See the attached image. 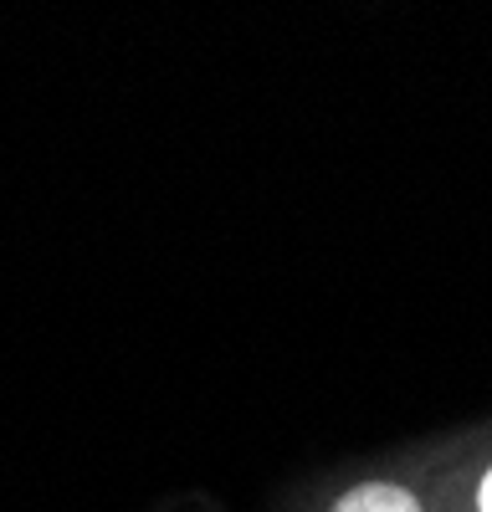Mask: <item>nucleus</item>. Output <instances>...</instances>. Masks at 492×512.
<instances>
[{
  "label": "nucleus",
  "mask_w": 492,
  "mask_h": 512,
  "mask_svg": "<svg viewBox=\"0 0 492 512\" xmlns=\"http://www.w3.org/2000/svg\"><path fill=\"white\" fill-rule=\"evenodd\" d=\"M334 512H421V502L410 497L405 487H390V482H364V487L344 492Z\"/></svg>",
  "instance_id": "nucleus-1"
},
{
  "label": "nucleus",
  "mask_w": 492,
  "mask_h": 512,
  "mask_svg": "<svg viewBox=\"0 0 492 512\" xmlns=\"http://www.w3.org/2000/svg\"><path fill=\"white\" fill-rule=\"evenodd\" d=\"M477 502H482V512H492V472L482 477V497H477Z\"/></svg>",
  "instance_id": "nucleus-2"
}]
</instances>
